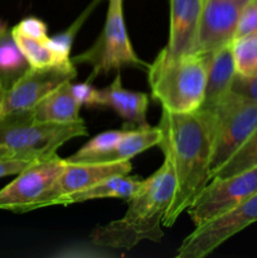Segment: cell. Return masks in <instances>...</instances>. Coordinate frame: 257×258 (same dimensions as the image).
<instances>
[{
    "label": "cell",
    "mask_w": 257,
    "mask_h": 258,
    "mask_svg": "<svg viewBox=\"0 0 257 258\" xmlns=\"http://www.w3.org/2000/svg\"><path fill=\"white\" fill-rule=\"evenodd\" d=\"M12 34L17 44L22 49L23 54L25 55L27 60L29 62L30 67L44 68L54 64H63V63L58 62L54 53L50 50V48L45 43L38 42V40L30 39V38L23 37V35L19 34H14V33H12Z\"/></svg>",
    "instance_id": "24"
},
{
    "label": "cell",
    "mask_w": 257,
    "mask_h": 258,
    "mask_svg": "<svg viewBox=\"0 0 257 258\" xmlns=\"http://www.w3.org/2000/svg\"><path fill=\"white\" fill-rule=\"evenodd\" d=\"M67 161V160H66ZM133 169L130 160L116 163H68L62 175L55 181L40 203V208L55 206L58 199L70 194L82 191L95 184L115 175L128 174Z\"/></svg>",
    "instance_id": "12"
},
{
    "label": "cell",
    "mask_w": 257,
    "mask_h": 258,
    "mask_svg": "<svg viewBox=\"0 0 257 258\" xmlns=\"http://www.w3.org/2000/svg\"><path fill=\"white\" fill-rule=\"evenodd\" d=\"M212 54H191L168 58L159 53L148 68L151 96L174 113L193 112L204 101L207 76Z\"/></svg>",
    "instance_id": "3"
},
{
    "label": "cell",
    "mask_w": 257,
    "mask_h": 258,
    "mask_svg": "<svg viewBox=\"0 0 257 258\" xmlns=\"http://www.w3.org/2000/svg\"><path fill=\"white\" fill-rule=\"evenodd\" d=\"M72 62L75 64L86 63L92 67L88 82L122 67L148 70L150 64L139 58L128 38L123 20L122 0H110L102 32L88 49L73 57Z\"/></svg>",
    "instance_id": "5"
},
{
    "label": "cell",
    "mask_w": 257,
    "mask_h": 258,
    "mask_svg": "<svg viewBox=\"0 0 257 258\" xmlns=\"http://www.w3.org/2000/svg\"><path fill=\"white\" fill-rule=\"evenodd\" d=\"M66 165V159L57 154L30 164L0 190V211L27 213L39 209L40 203L62 175Z\"/></svg>",
    "instance_id": "7"
},
{
    "label": "cell",
    "mask_w": 257,
    "mask_h": 258,
    "mask_svg": "<svg viewBox=\"0 0 257 258\" xmlns=\"http://www.w3.org/2000/svg\"><path fill=\"white\" fill-rule=\"evenodd\" d=\"M204 0H170V24L165 48L160 54L173 58L191 54Z\"/></svg>",
    "instance_id": "13"
},
{
    "label": "cell",
    "mask_w": 257,
    "mask_h": 258,
    "mask_svg": "<svg viewBox=\"0 0 257 258\" xmlns=\"http://www.w3.org/2000/svg\"><path fill=\"white\" fill-rule=\"evenodd\" d=\"M161 131L159 127L143 126L130 128L127 135L116 145L113 150L98 158L95 163H116V161L131 160L134 156L153 146L159 145Z\"/></svg>",
    "instance_id": "18"
},
{
    "label": "cell",
    "mask_w": 257,
    "mask_h": 258,
    "mask_svg": "<svg viewBox=\"0 0 257 258\" xmlns=\"http://www.w3.org/2000/svg\"><path fill=\"white\" fill-rule=\"evenodd\" d=\"M10 30L14 34L23 35V37L38 40V42L45 43L48 39L47 24L43 20H40L39 18L35 17L24 18Z\"/></svg>",
    "instance_id": "25"
},
{
    "label": "cell",
    "mask_w": 257,
    "mask_h": 258,
    "mask_svg": "<svg viewBox=\"0 0 257 258\" xmlns=\"http://www.w3.org/2000/svg\"><path fill=\"white\" fill-rule=\"evenodd\" d=\"M32 163H34V161L27 160V159L13 158V156H7L0 154V178L17 175V174L24 170Z\"/></svg>",
    "instance_id": "29"
},
{
    "label": "cell",
    "mask_w": 257,
    "mask_h": 258,
    "mask_svg": "<svg viewBox=\"0 0 257 258\" xmlns=\"http://www.w3.org/2000/svg\"><path fill=\"white\" fill-rule=\"evenodd\" d=\"M257 166V128L251 134L243 145L216 171L213 178H227Z\"/></svg>",
    "instance_id": "22"
},
{
    "label": "cell",
    "mask_w": 257,
    "mask_h": 258,
    "mask_svg": "<svg viewBox=\"0 0 257 258\" xmlns=\"http://www.w3.org/2000/svg\"><path fill=\"white\" fill-rule=\"evenodd\" d=\"M102 92V105L112 108L128 126L143 127L148 126L146 111L149 96L144 92H134L122 86L121 75H116L115 80L106 86Z\"/></svg>",
    "instance_id": "14"
},
{
    "label": "cell",
    "mask_w": 257,
    "mask_h": 258,
    "mask_svg": "<svg viewBox=\"0 0 257 258\" xmlns=\"http://www.w3.org/2000/svg\"><path fill=\"white\" fill-rule=\"evenodd\" d=\"M231 92L248 100L257 101V76L251 78L239 77L236 75L232 83Z\"/></svg>",
    "instance_id": "28"
},
{
    "label": "cell",
    "mask_w": 257,
    "mask_h": 258,
    "mask_svg": "<svg viewBox=\"0 0 257 258\" xmlns=\"http://www.w3.org/2000/svg\"><path fill=\"white\" fill-rule=\"evenodd\" d=\"M77 76L75 63H63L44 68H33L4 91L2 116L29 111L39 101L60 86L72 82Z\"/></svg>",
    "instance_id": "10"
},
{
    "label": "cell",
    "mask_w": 257,
    "mask_h": 258,
    "mask_svg": "<svg viewBox=\"0 0 257 258\" xmlns=\"http://www.w3.org/2000/svg\"><path fill=\"white\" fill-rule=\"evenodd\" d=\"M141 183H143V180L138 179L136 176H130L128 174L111 176V178L105 179V180L100 181V183L95 184L93 186L85 189V190L62 197L60 199H58L55 206H70V204L103 198L128 201L136 193V190L140 188Z\"/></svg>",
    "instance_id": "17"
},
{
    "label": "cell",
    "mask_w": 257,
    "mask_h": 258,
    "mask_svg": "<svg viewBox=\"0 0 257 258\" xmlns=\"http://www.w3.org/2000/svg\"><path fill=\"white\" fill-rule=\"evenodd\" d=\"M100 0H93L87 8L82 12V14L70 25L66 30L60 32L59 34H55L53 37H48L47 42L45 44L50 48L54 55L57 57L58 62L59 63H70L72 62V59L70 58L71 54V49H72V44H73V40H75L76 35L78 34L80 32L81 27L85 24V22L87 20V18L90 17V14L92 13L93 8L95 5Z\"/></svg>",
    "instance_id": "23"
},
{
    "label": "cell",
    "mask_w": 257,
    "mask_h": 258,
    "mask_svg": "<svg viewBox=\"0 0 257 258\" xmlns=\"http://www.w3.org/2000/svg\"><path fill=\"white\" fill-rule=\"evenodd\" d=\"M233 2L238 3V4H241V5H242V7H244V5H246L247 3L249 2V0H233Z\"/></svg>",
    "instance_id": "32"
},
{
    "label": "cell",
    "mask_w": 257,
    "mask_h": 258,
    "mask_svg": "<svg viewBox=\"0 0 257 258\" xmlns=\"http://www.w3.org/2000/svg\"><path fill=\"white\" fill-rule=\"evenodd\" d=\"M85 122H40L30 111L0 117V154L37 161L55 155L57 150L75 138L87 136Z\"/></svg>",
    "instance_id": "4"
},
{
    "label": "cell",
    "mask_w": 257,
    "mask_h": 258,
    "mask_svg": "<svg viewBox=\"0 0 257 258\" xmlns=\"http://www.w3.org/2000/svg\"><path fill=\"white\" fill-rule=\"evenodd\" d=\"M3 96H4V88L0 83V117H2V105H3Z\"/></svg>",
    "instance_id": "31"
},
{
    "label": "cell",
    "mask_w": 257,
    "mask_h": 258,
    "mask_svg": "<svg viewBox=\"0 0 257 258\" xmlns=\"http://www.w3.org/2000/svg\"><path fill=\"white\" fill-rule=\"evenodd\" d=\"M8 30H9V28H8V23L4 22V20H0V38H2Z\"/></svg>",
    "instance_id": "30"
},
{
    "label": "cell",
    "mask_w": 257,
    "mask_h": 258,
    "mask_svg": "<svg viewBox=\"0 0 257 258\" xmlns=\"http://www.w3.org/2000/svg\"><path fill=\"white\" fill-rule=\"evenodd\" d=\"M175 191V174L168 160L127 201L125 216L91 232L90 239L98 247L131 249L141 241L160 242L163 219Z\"/></svg>",
    "instance_id": "2"
},
{
    "label": "cell",
    "mask_w": 257,
    "mask_h": 258,
    "mask_svg": "<svg viewBox=\"0 0 257 258\" xmlns=\"http://www.w3.org/2000/svg\"><path fill=\"white\" fill-rule=\"evenodd\" d=\"M234 70L239 77L257 76V34L234 38L231 43Z\"/></svg>",
    "instance_id": "21"
},
{
    "label": "cell",
    "mask_w": 257,
    "mask_h": 258,
    "mask_svg": "<svg viewBox=\"0 0 257 258\" xmlns=\"http://www.w3.org/2000/svg\"><path fill=\"white\" fill-rule=\"evenodd\" d=\"M242 8L233 0H204L193 53L213 54L231 44L236 37Z\"/></svg>",
    "instance_id": "11"
},
{
    "label": "cell",
    "mask_w": 257,
    "mask_h": 258,
    "mask_svg": "<svg viewBox=\"0 0 257 258\" xmlns=\"http://www.w3.org/2000/svg\"><path fill=\"white\" fill-rule=\"evenodd\" d=\"M159 148L175 174V191L163 219L171 227L209 181L213 149V115L208 111L174 113L163 110Z\"/></svg>",
    "instance_id": "1"
},
{
    "label": "cell",
    "mask_w": 257,
    "mask_h": 258,
    "mask_svg": "<svg viewBox=\"0 0 257 258\" xmlns=\"http://www.w3.org/2000/svg\"><path fill=\"white\" fill-rule=\"evenodd\" d=\"M257 222V193L226 213L197 226L181 242L178 258H203L222 243Z\"/></svg>",
    "instance_id": "8"
},
{
    "label": "cell",
    "mask_w": 257,
    "mask_h": 258,
    "mask_svg": "<svg viewBox=\"0 0 257 258\" xmlns=\"http://www.w3.org/2000/svg\"><path fill=\"white\" fill-rule=\"evenodd\" d=\"M249 34H257V0H249L242 8L234 38Z\"/></svg>",
    "instance_id": "27"
},
{
    "label": "cell",
    "mask_w": 257,
    "mask_h": 258,
    "mask_svg": "<svg viewBox=\"0 0 257 258\" xmlns=\"http://www.w3.org/2000/svg\"><path fill=\"white\" fill-rule=\"evenodd\" d=\"M70 88L73 97L81 106H103L102 92L88 81L82 83H70Z\"/></svg>",
    "instance_id": "26"
},
{
    "label": "cell",
    "mask_w": 257,
    "mask_h": 258,
    "mask_svg": "<svg viewBox=\"0 0 257 258\" xmlns=\"http://www.w3.org/2000/svg\"><path fill=\"white\" fill-rule=\"evenodd\" d=\"M257 193V166L227 178H213L186 212L197 226L234 208Z\"/></svg>",
    "instance_id": "9"
},
{
    "label": "cell",
    "mask_w": 257,
    "mask_h": 258,
    "mask_svg": "<svg viewBox=\"0 0 257 258\" xmlns=\"http://www.w3.org/2000/svg\"><path fill=\"white\" fill-rule=\"evenodd\" d=\"M236 77L231 44L212 54L207 76L206 92L201 110L212 111L229 92Z\"/></svg>",
    "instance_id": "15"
},
{
    "label": "cell",
    "mask_w": 257,
    "mask_h": 258,
    "mask_svg": "<svg viewBox=\"0 0 257 258\" xmlns=\"http://www.w3.org/2000/svg\"><path fill=\"white\" fill-rule=\"evenodd\" d=\"M130 128L111 130L101 133L86 143L77 153L66 158L68 163H95L98 158L110 153L118 143L127 135Z\"/></svg>",
    "instance_id": "20"
},
{
    "label": "cell",
    "mask_w": 257,
    "mask_h": 258,
    "mask_svg": "<svg viewBox=\"0 0 257 258\" xmlns=\"http://www.w3.org/2000/svg\"><path fill=\"white\" fill-rule=\"evenodd\" d=\"M29 68V62L9 29L0 38V83L4 91L12 87Z\"/></svg>",
    "instance_id": "19"
},
{
    "label": "cell",
    "mask_w": 257,
    "mask_h": 258,
    "mask_svg": "<svg viewBox=\"0 0 257 258\" xmlns=\"http://www.w3.org/2000/svg\"><path fill=\"white\" fill-rule=\"evenodd\" d=\"M208 112L213 115V149L209 166L211 180L216 171L257 128V101L229 92Z\"/></svg>",
    "instance_id": "6"
},
{
    "label": "cell",
    "mask_w": 257,
    "mask_h": 258,
    "mask_svg": "<svg viewBox=\"0 0 257 258\" xmlns=\"http://www.w3.org/2000/svg\"><path fill=\"white\" fill-rule=\"evenodd\" d=\"M70 83L60 86L29 110L32 117L40 122L68 123L82 121L80 117L82 106L73 97Z\"/></svg>",
    "instance_id": "16"
}]
</instances>
